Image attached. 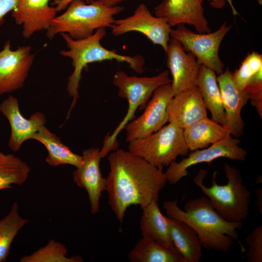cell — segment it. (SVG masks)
Instances as JSON below:
<instances>
[{
  "mask_svg": "<svg viewBox=\"0 0 262 262\" xmlns=\"http://www.w3.org/2000/svg\"><path fill=\"white\" fill-rule=\"evenodd\" d=\"M107 160L108 203L120 223L130 206L139 205L142 209L153 201H158L159 193L167 183L163 167L122 149L114 150Z\"/></svg>",
  "mask_w": 262,
  "mask_h": 262,
  "instance_id": "cell-1",
  "label": "cell"
},
{
  "mask_svg": "<svg viewBox=\"0 0 262 262\" xmlns=\"http://www.w3.org/2000/svg\"><path fill=\"white\" fill-rule=\"evenodd\" d=\"M163 207L168 217L183 221L196 232L201 246L205 249L228 252L238 240V230L243 222H230L223 218L206 196L188 200L183 210L177 199L164 202Z\"/></svg>",
  "mask_w": 262,
  "mask_h": 262,
  "instance_id": "cell-2",
  "label": "cell"
},
{
  "mask_svg": "<svg viewBox=\"0 0 262 262\" xmlns=\"http://www.w3.org/2000/svg\"><path fill=\"white\" fill-rule=\"evenodd\" d=\"M60 34L68 49L60 51V54L70 58L74 68L72 73L68 78L66 86L67 93L73 98L67 118L77 103L82 71L88 64L114 60L128 64L130 68L138 74H141L144 71L145 60L142 56L122 55L102 46L101 41L106 35V28L98 29L91 36L78 40L72 39L67 33Z\"/></svg>",
  "mask_w": 262,
  "mask_h": 262,
  "instance_id": "cell-3",
  "label": "cell"
},
{
  "mask_svg": "<svg viewBox=\"0 0 262 262\" xmlns=\"http://www.w3.org/2000/svg\"><path fill=\"white\" fill-rule=\"evenodd\" d=\"M124 9L120 5L108 7L95 0L88 3L83 0H74L64 13L52 20L46 36L50 40L62 33L75 40L88 37L98 29L111 27L115 16Z\"/></svg>",
  "mask_w": 262,
  "mask_h": 262,
  "instance_id": "cell-4",
  "label": "cell"
},
{
  "mask_svg": "<svg viewBox=\"0 0 262 262\" xmlns=\"http://www.w3.org/2000/svg\"><path fill=\"white\" fill-rule=\"evenodd\" d=\"M224 171L228 180L226 184L217 182L215 172L212 185H205L203 180L208 171L204 169H201L194 177V183L223 218L230 222H243L249 214L251 193L243 184V178L237 167L225 163Z\"/></svg>",
  "mask_w": 262,
  "mask_h": 262,
  "instance_id": "cell-5",
  "label": "cell"
},
{
  "mask_svg": "<svg viewBox=\"0 0 262 262\" xmlns=\"http://www.w3.org/2000/svg\"><path fill=\"white\" fill-rule=\"evenodd\" d=\"M170 72L164 70L153 77H140L129 76L123 71H118L115 74L113 83L118 89V97L126 98L128 108L127 114L113 132L106 136L100 153L103 158L111 151L117 148L118 135L125 129L126 125L134 118L138 109H145L154 91L159 87L171 83Z\"/></svg>",
  "mask_w": 262,
  "mask_h": 262,
  "instance_id": "cell-6",
  "label": "cell"
},
{
  "mask_svg": "<svg viewBox=\"0 0 262 262\" xmlns=\"http://www.w3.org/2000/svg\"><path fill=\"white\" fill-rule=\"evenodd\" d=\"M128 151L151 164L168 166L179 156H184L189 149L183 130L169 123L146 137L129 142Z\"/></svg>",
  "mask_w": 262,
  "mask_h": 262,
  "instance_id": "cell-7",
  "label": "cell"
},
{
  "mask_svg": "<svg viewBox=\"0 0 262 262\" xmlns=\"http://www.w3.org/2000/svg\"><path fill=\"white\" fill-rule=\"evenodd\" d=\"M231 27V25L228 26L225 21L214 32L195 33L184 24H179L176 29H171L170 35L181 44L185 51L192 53L201 65L219 75L224 68V64L219 55V47Z\"/></svg>",
  "mask_w": 262,
  "mask_h": 262,
  "instance_id": "cell-8",
  "label": "cell"
},
{
  "mask_svg": "<svg viewBox=\"0 0 262 262\" xmlns=\"http://www.w3.org/2000/svg\"><path fill=\"white\" fill-rule=\"evenodd\" d=\"M240 140L230 135L212 144L210 147L193 151L179 162H172L164 173L167 182L175 184L188 175V169L203 163H210L220 158L243 161L246 160L247 151L239 146Z\"/></svg>",
  "mask_w": 262,
  "mask_h": 262,
  "instance_id": "cell-9",
  "label": "cell"
},
{
  "mask_svg": "<svg viewBox=\"0 0 262 262\" xmlns=\"http://www.w3.org/2000/svg\"><path fill=\"white\" fill-rule=\"evenodd\" d=\"M110 28L115 36L131 32H139L154 44L161 46L165 52L171 38L170 33L172 29L166 18L153 16L143 3L138 5L132 15L115 19Z\"/></svg>",
  "mask_w": 262,
  "mask_h": 262,
  "instance_id": "cell-10",
  "label": "cell"
},
{
  "mask_svg": "<svg viewBox=\"0 0 262 262\" xmlns=\"http://www.w3.org/2000/svg\"><path fill=\"white\" fill-rule=\"evenodd\" d=\"M173 96L171 83L157 88L143 113L126 125V141L129 142L146 137L164 126L168 122L167 107Z\"/></svg>",
  "mask_w": 262,
  "mask_h": 262,
  "instance_id": "cell-11",
  "label": "cell"
},
{
  "mask_svg": "<svg viewBox=\"0 0 262 262\" xmlns=\"http://www.w3.org/2000/svg\"><path fill=\"white\" fill-rule=\"evenodd\" d=\"M31 50L27 45L12 50L10 40L5 43L0 51V96L23 87L34 58Z\"/></svg>",
  "mask_w": 262,
  "mask_h": 262,
  "instance_id": "cell-12",
  "label": "cell"
},
{
  "mask_svg": "<svg viewBox=\"0 0 262 262\" xmlns=\"http://www.w3.org/2000/svg\"><path fill=\"white\" fill-rule=\"evenodd\" d=\"M166 65L172 79L171 83L173 95L182 91L196 87L197 79L201 65L196 57L186 52L181 44L171 37L165 51Z\"/></svg>",
  "mask_w": 262,
  "mask_h": 262,
  "instance_id": "cell-13",
  "label": "cell"
},
{
  "mask_svg": "<svg viewBox=\"0 0 262 262\" xmlns=\"http://www.w3.org/2000/svg\"><path fill=\"white\" fill-rule=\"evenodd\" d=\"M82 157L81 165L73 173V180L77 186L86 190L91 213L95 214L99 211L101 193L106 190V178L102 177L99 165L102 158L96 147L84 150Z\"/></svg>",
  "mask_w": 262,
  "mask_h": 262,
  "instance_id": "cell-14",
  "label": "cell"
},
{
  "mask_svg": "<svg viewBox=\"0 0 262 262\" xmlns=\"http://www.w3.org/2000/svg\"><path fill=\"white\" fill-rule=\"evenodd\" d=\"M0 112L7 118L11 133L8 146L14 152L18 151L23 143L33 139V136L46 123L44 114L36 112L26 118L21 113L17 98L10 95L0 104Z\"/></svg>",
  "mask_w": 262,
  "mask_h": 262,
  "instance_id": "cell-15",
  "label": "cell"
},
{
  "mask_svg": "<svg viewBox=\"0 0 262 262\" xmlns=\"http://www.w3.org/2000/svg\"><path fill=\"white\" fill-rule=\"evenodd\" d=\"M204 0H163L155 8L154 13L156 16L166 18L171 27L188 24L198 33H208L211 30L204 16Z\"/></svg>",
  "mask_w": 262,
  "mask_h": 262,
  "instance_id": "cell-16",
  "label": "cell"
},
{
  "mask_svg": "<svg viewBox=\"0 0 262 262\" xmlns=\"http://www.w3.org/2000/svg\"><path fill=\"white\" fill-rule=\"evenodd\" d=\"M228 68L217 76L225 114V127L230 134L238 137L244 132L245 123L241 116L242 108L249 100L247 94L234 82Z\"/></svg>",
  "mask_w": 262,
  "mask_h": 262,
  "instance_id": "cell-17",
  "label": "cell"
},
{
  "mask_svg": "<svg viewBox=\"0 0 262 262\" xmlns=\"http://www.w3.org/2000/svg\"><path fill=\"white\" fill-rule=\"evenodd\" d=\"M206 110L197 87L189 88L175 94L170 100L167 107L168 122L184 130L207 117Z\"/></svg>",
  "mask_w": 262,
  "mask_h": 262,
  "instance_id": "cell-18",
  "label": "cell"
},
{
  "mask_svg": "<svg viewBox=\"0 0 262 262\" xmlns=\"http://www.w3.org/2000/svg\"><path fill=\"white\" fill-rule=\"evenodd\" d=\"M49 0H18L12 16L16 23L21 25L22 35L30 38L37 32L47 30L56 16L54 6L49 5Z\"/></svg>",
  "mask_w": 262,
  "mask_h": 262,
  "instance_id": "cell-19",
  "label": "cell"
},
{
  "mask_svg": "<svg viewBox=\"0 0 262 262\" xmlns=\"http://www.w3.org/2000/svg\"><path fill=\"white\" fill-rule=\"evenodd\" d=\"M236 85L248 96L256 109L262 107V55L257 52L248 53L239 68L231 73Z\"/></svg>",
  "mask_w": 262,
  "mask_h": 262,
  "instance_id": "cell-20",
  "label": "cell"
},
{
  "mask_svg": "<svg viewBox=\"0 0 262 262\" xmlns=\"http://www.w3.org/2000/svg\"><path fill=\"white\" fill-rule=\"evenodd\" d=\"M166 218L172 243L183 262H199L202 258V247L196 232L182 221Z\"/></svg>",
  "mask_w": 262,
  "mask_h": 262,
  "instance_id": "cell-21",
  "label": "cell"
},
{
  "mask_svg": "<svg viewBox=\"0 0 262 262\" xmlns=\"http://www.w3.org/2000/svg\"><path fill=\"white\" fill-rule=\"evenodd\" d=\"M183 135L188 149L192 151L207 147L231 134L225 126L206 117L184 129Z\"/></svg>",
  "mask_w": 262,
  "mask_h": 262,
  "instance_id": "cell-22",
  "label": "cell"
},
{
  "mask_svg": "<svg viewBox=\"0 0 262 262\" xmlns=\"http://www.w3.org/2000/svg\"><path fill=\"white\" fill-rule=\"evenodd\" d=\"M196 86L206 109L211 112L212 119L224 126L225 114L216 73L212 69L201 66Z\"/></svg>",
  "mask_w": 262,
  "mask_h": 262,
  "instance_id": "cell-23",
  "label": "cell"
},
{
  "mask_svg": "<svg viewBox=\"0 0 262 262\" xmlns=\"http://www.w3.org/2000/svg\"><path fill=\"white\" fill-rule=\"evenodd\" d=\"M131 262H183L175 247L165 246L152 238L142 236L130 251Z\"/></svg>",
  "mask_w": 262,
  "mask_h": 262,
  "instance_id": "cell-24",
  "label": "cell"
},
{
  "mask_svg": "<svg viewBox=\"0 0 262 262\" xmlns=\"http://www.w3.org/2000/svg\"><path fill=\"white\" fill-rule=\"evenodd\" d=\"M33 139L40 142L46 147L48 154L46 161L49 165L57 166L61 164H70L76 168L81 165L82 155L72 152L45 126L34 134Z\"/></svg>",
  "mask_w": 262,
  "mask_h": 262,
  "instance_id": "cell-25",
  "label": "cell"
},
{
  "mask_svg": "<svg viewBox=\"0 0 262 262\" xmlns=\"http://www.w3.org/2000/svg\"><path fill=\"white\" fill-rule=\"evenodd\" d=\"M158 202L153 201L142 209L140 221L142 235L150 237L167 246L175 247L166 216L161 213Z\"/></svg>",
  "mask_w": 262,
  "mask_h": 262,
  "instance_id": "cell-26",
  "label": "cell"
},
{
  "mask_svg": "<svg viewBox=\"0 0 262 262\" xmlns=\"http://www.w3.org/2000/svg\"><path fill=\"white\" fill-rule=\"evenodd\" d=\"M30 171V166L18 157L0 151V190L23 184Z\"/></svg>",
  "mask_w": 262,
  "mask_h": 262,
  "instance_id": "cell-27",
  "label": "cell"
},
{
  "mask_svg": "<svg viewBox=\"0 0 262 262\" xmlns=\"http://www.w3.org/2000/svg\"><path fill=\"white\" fill-rule=\"evenodd\" d=\"M28 222L19 213V205L14 202L9 213L0 220V262H4L11 244L19 231Z\"/></svg>",
  "mask_w": 262,
  "mask_h": 262,
  "instance_id": "cell-28",
  "label": "cell"
},
{
  "mask_svg": "<svg viewBox=\"0 0 262 262\" xmlns=\"http://www.w3.org/2000/svg\"><path fill=\"white\" fill-rule=\"evenodd\" d=\"M67 249L63 244L50 240L44 247L29 255L20 259L21 262H81L82 259L78 256L67 257Z\"/></svg>",
  "mask_w": 262,
  "mask_h": 262,
  "instance_id": "cell-29",
  "label": "cell"
},
{
  "mask_svg": "<svg viewBox=\"0 0 262 262\" xmlns=\"http://www.w3.org/2000/svg\"><path fill=\"white\" fill-rule=\"evenodd\" d=\"M249 246L246 258L248 262H262V225L256 226L246 237Z\"/></svg>",
  "mask_w": 262,
  "mask_h": 262,
  "instance_id": "cell-30",
  "label": "cell"
},
{
  "mask_svg": "<svg viewBox=\"0 0 262 262\" xmlns=\"http://www.w3.org/2000/svg\"><path fill=\"white\" fill-rule=\"evenodd\" d=\"M18 0H0V26L4 22V16L17 7Z\"/></svg>",
  "mask_w": 262,
  "mask_h": 262,
  "instance_id": "cell-31",
  "label": "cell"
},
{
  "mask_svg": "<svg viewBox=\"0 0 262 262\" xmlns=\"http://www.w3.org/2000/svg\"><path fill=\"white\" fill-rule=\"evenodd\" d=\"M226 1H227L229 4L233 15L234 16L239 15L237 11L235 8L231 0H211L209 3L213 7L216 9H220L224 6L226 4Z\"/></svg>",
  "mask_w": 262,
  "mask_h": 262,
  "instance_id": "cell-32",
  "label": "cell"
},
{
  "mask_svg": "<svg viewBox=\"0 0 262 262\" xmlns=\"http://www.w3.org/2000/svg\"><path fill=\"white\" fill-rule=\"evenodd\" d=\"M74 0H53L51 5L54 6L57 12L66 10L68 5ZM86 3L90 2L91 0H83Z\"/></svg>",
  "mask_w": 262,
  "mask_h": 262,
  "instance_id": "cell-33",
  "label": "cell"
},
{
  "mask_svg": "<svg viewBox=\"0 0 262 262\" xmlns=\"http://www.w3.org/2000/svg\"><path fill=\"white\" fill-rule=\"evenodd\" d=\"M99 1L103 4L108 7H114L118 5L119 3L122 2H124L128 0H95Z\"/></svg>",
  "mask_w": 262,
  "mask_h": 262,
  "instance_id": "cell-34",
  "label": "cell"
},
{
  "mask_svg": "<svg viewBox=\"0 0 262 262\" xmlns=\"http://www.w3.org/2000/svg\"><path fill=\"white\" fill-rule=\"evenodd\" d=\"M256 206L260 213H262V189L259 188L256 191Z\"/></svg>",
  "mask_w": 262,
  "mask_h": 262,
  "instance_id": "cell-35",
  "label": "cell"
},
{
  "mask_svg": "<svg viewBox=\"0 0 262 262\" xmlns=\"http://www.w3.org/2000/svg\"><path fill=\"white\" fill-rule=\"evenodd\" d=\"M259 4L261 5H262V0H257Z\"/></svg>",
  "mask_w": 262,
  "mask_h": 262,
  "instance_id": "cell-36",
  "label": "cell"
},
{
  "mask_svg": "<svg viewBox=\"0 0 262 262\" xmlns=\"http://www.w3.org/2000/svg\"><path fill=\"white\" fill-rule=\"evenodd\" d=\"M211 0H210L209 2H210Z\"/></svg>",
  "mask_w": 262,
  "mask_h": 262,
  "instance_id": "cell-37",
  "label": "cell"
}]
</instances>
